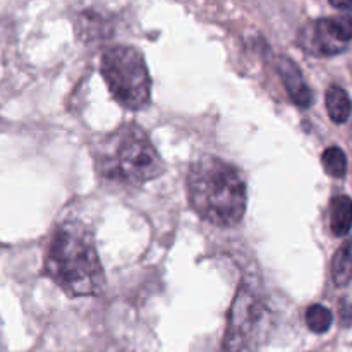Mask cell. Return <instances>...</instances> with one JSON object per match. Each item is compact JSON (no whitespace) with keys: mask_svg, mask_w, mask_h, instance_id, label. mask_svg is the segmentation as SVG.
Wrapping results in <instances>:
<instances>
[{"mask_svg":"<svg viewBox=\"0 0 352 352\" xmlns=\"http://www.w3.org/2000/svg\"><path fill=\"white\" fill-rule=\"evenodd\" d=\"M333 315L329 308L322 305H313L309 306L306 311V325L311 332L315 333H325L332 327Z\"/></svg>","mask_w":352,"mask_h":352,"instance_id":"cell-12","label":"cell"},{"mask_svg":"<svg viewBox=\"0 0 352 352\" xmlns=\"http://www.w3.org/2000/svg\"><path fill=\"white\" fill-rule=\"evenodd\" d=\"M330 229L336 237H344L352 229V199L349 196H336L330 203Z\"/></svg>","mask_w":352,"mask_h":352,"instance_id":"cell-8","label":"cell"},{"mask_svg":"<svg viewBox=\"0 0 352 352\" xmlns=\"http://www.w3.org/2000/svg\"><path fill=\"white\" fill-rule=\"evenodd\" d=\"M270 325V311L258 282L243 278L229 309L219 352H258Z\"/></svg>","mask_w":352,"mask_h":352,"instance_id":"cell-4","label":"cell"},{"mask_svg":"<svg viewBox=\"0 0 352 352\" xmlns=\"http://www.w3.org/2000/svg\"><path fill=\"white\" fill-rule=\"evenodd\" d=\"M299 43L311 55H336L344 50V45L332 38L323 19L309 23L299 33Z\"/></svg>","mask_w":352,"mask_h":352,"instance_id":"cell-7","label":"cell"},{"mask_svg":"<svg viewBox=\"0 0 352 352\" xmlns=\"http://www.w3.org/2000/svg\"><path fill=\"white\" fill-rule=\"evenodd\" d=\"M43 272L69 298H91L105 291V272L95 237L81 222L69 220L55 229Z\"/></svg>","mask_w":352,"mask_h":352,"instance_id":"cell-1","label":"cell"},{"mask_svg":"<svg viewBox=\"0 0 352 352\" xmlns=\"http://www.w3.org/2000/svg\"><path fill=\"white\" fill-rule=\"evenodd\" d=\"M332 278L337 287H344L352 278V239L337 250L332 261Z\"/></svg>","mask_w":352,"mask_h":352,"instance_id":"cell-10","label":"cell"},{"mask_svg":"<svg viewBox=\"0 0 352 352\" xmlns=\"http://www.w3.org/2000/svg\"><path fill=\"white\" fill-rule=\"evenodd\" d=\"M95 168L109 184L141 188L160 177L165 165L148 134L136 124H124L95 144Z\"/></svg>","mask_w":352,"mask_h":352,"instance_id":"cell-3","label":"cell"},{"mask_svg":"<svg viewBox=\"0 0 352 352\" xmlns=\"http://www.w3.org/2000/svg\"><path fill=\"white\" fill-rule=\"evenodd\" d=\"M327 30L332 34V38L339 43L346 45L352 40V17L351 16H333L323 19Z\"/></svg>","mask_w":352,"mask_h":352,"instance_id":"cell-13","label":"cell"},{"mask_svg":"<svg viewBox=\"0 0 352 352\" xmlns=\"http://www.w3.org/2000/svg\"><path fill=\"white\" fill-rule=\"evenodd\" d=\"M188 199L196 215L219 227H234L246 213V181L232 164L203 155L188 172Z\"/></svg>","mask_w":352,"mask_h":352,"instance_id":"cell-2","label":"cell"},{"mask_svg":"<svg viewBox=\"0 0 352 352\" xmlns=\"http://www.w3.org/2000/svg\"><path fill=\"white\" fill-rule=\"evenodd\" d=\"M330 3H332L333 7H337V9L349 10V12H352V0H330Z\"/></svg>","mask_w":352,"mask_h":352,"instance_id":"cell-15","label":"cell"},{"mask_svg":"<svg viewBox=\"0 0 352 352\" xmlns=\"http://www.w3.org/2000/svg\"><path fill=\"white\" fill-rule=\"evenodd\" d=\"M340 322H342L344 327H351L352 323V306L347 299H342L340 302Z\"/></svg>","mask_w":352,"mask_h":352,"instance_id":"cell-14","label":"cell"},{"mask_svg":"<svg viewBox=\"0 0 352 352\" xmlns=\"http://www.w3.org/2000/svg\"><path fill=\"white\" fill-rule=\"evenodd\" d=\"M277 72L278 76H280L282 82H284L285 89H287L292 102L298 107H301V109H308L313 103V91L311 88L306 85L305 78H302L298 65H296L289 57H278Z\"/></svg>","mask_w":352,"mask_h":352,"instance_id":"cell-6","label":"cell"},{"mask_svg":"<svg viewBox=\"0 0 352 352\" xmlns=\"http://www.w3.org/2000/svg\"><path fill=\"white\" fill-rule=\"evenodd\" d=\"M100 71L117 103L140 110L150 102L151 81L143 54L127 45H116L103 52Z\"/></svg>","mask_w":352,"mask_h":352,"instance_id":"cell-5","label":"cell"},{"mask_svg":"<svg viewBox=\"0 0 352 352\" xmlns=\"http://www.w3.org/2000/svg\"><path fill=\"white\" fill-rule=\"evenodd\" d=\"M325 105H327V112H329V117L336 124L347 122V119L351 117V110H352L351 98L342 88H339V86H330V88L327 89Z\"/></svg>","mask_w":352,"mask_h":352,"instance_id":"cell-9","label":"cell"},{"mask_svg":"<svg viewBox=\"0 0 352 352\" xmlns=\"http://www.w3.org/2000/svg\"><path fill=\"white\" fill-rule=\"evenodd\" d=\"M323 168L329 175L336 179H342L347 172L346 153L339 146H330L322 155Z\"/></svg>","mask_w":352,"mask_h":352,"instance_id":"cell-11","label":"cell"}]
</instances>
